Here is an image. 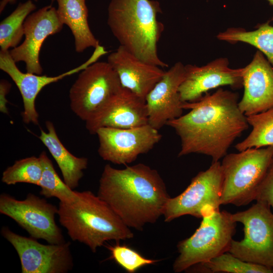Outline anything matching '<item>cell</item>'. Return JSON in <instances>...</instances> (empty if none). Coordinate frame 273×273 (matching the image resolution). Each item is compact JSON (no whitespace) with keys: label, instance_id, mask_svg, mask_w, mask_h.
I'll use <instances>...</instances> for the list:
<instances>
[{"label":"cell","instance_id":"cell-1","mask_svg":"<svg viewBox=\"0 0 273 273\" xmlns=\"http://www.w3.org/2000/svg\"><path fill=\"white\" fill-rule=\"evenodd\" d=\"M238 103L237 93L221 88L194 102L183 103V109L191 111L166 123L180 138L178 157L200 154L211 157L212 162L223 158L234 141L248 128L247 116Z\"/></svg>","mask_w":273,"mask_h":273},{"label":"cell","instance_id":"cell-31","mask_svg":"<svg viewBox=\"0 0 273 273\" xmlns=\"http://www.w3.org/2000/svg\"><path fill=\"white\" fill-rule=\"evenodd\" d=\"M17 0H2L0 3V13H1L6 7L9 4H13L15 3ZM35 2H37L38 0H34Z\"/></svg>","mask_w":273,"mask_h":273},{"label":"cell","instance_id":"cell-12","mask_svg":"<svg viewBox=\"0 0 273 273\" xmlns=\"http://www.w3.org/2000/svg\"><path fill=\"white\" fill-rule=\"evenodd\" d=\"M96 134L100 156L119 165L133 162L140 155L151 150L162 138L158 130L149 124L129 128L102 127Z\"/></svg>","mask_w":273,"mask_h":273},{"label":"cell","instance_id":"cell-5","mask_svg":"<svg viewBox=\"0 0 273 273\" xmlns=\"http://www.w3.org/2000/svg\"><path fill=\"white\" fill-rule=\"evenodd\" d=\"M227 154L221 166V204L245 206L254 200L257 189L273 157V146Z\"/></svg>","mask_w":273,"mask_h":273},{"label":"cell","instance_id":"cell-2","mask_svg":"<svg viewBox=\"0 0 273 273\" xmlns=\"http://www.w3.org/2000/svg\"><path fill=\"white\" fill-rule=\"evenodd\" d=\"M97 195L128 227L138 231L163 216L170 198L157 170L143 163L123 169L106 164Z\"/></svg>","mask_w":273,"mask_h":273},{"label":"cell","instance_id":"cell-30","mask_svg":"<svg viewBox=\"0 0 273 273\" xmlns=\"http://www.w3.org/2000/svg\"><path fill=\"white\" fill-rule=\"evenodd\" d=\"M11 84L7 80L2 79L0 83V96H1V111L3 113H7L6 107L7 100L6 96L11 88Z\"/></svg>","mask_w":273,"mask_h":273},{"label":"cell","instance_id":"cell-33","mask_svg":"<svg viewBox=\"0 0 273 273\" xmlns=\"http://www.w3.org/2000/svg\"><path fill=\"white\" fill-rule=\"evenodd\" d=\"M54 1H56V0H52V2Z\"/></svg>","mask_w":273,"mask_h":273},{"label":"cell","instance_id":"cell-8","mask_svg":"<svg viewBox=\"0 0 273 273\" xmlns=\"http://www.w3.org/2000/svg\"><path fill=\"white\" fill-rule=\"evenodd\" d=\"M122 87L108 62H96L80 71L69 90L73 112L85 122L96 115Z\"/></svg>","mask_w":273,"mask_h":273},{"label":"cell","instance_id":"cell-19","mask_svg":"<svg viewBox=\"0 0 273 273\" xmlns=\"http://www.w3.org/2000/svg\"><path fill=\"white\" fill-rule=\"evenodd\" d=\"M107 62L122 86L145 100L165 73L161 67L141 60L121 46L108 55Z\"/></svg>","mask_w":273,"mask_h":273},{"label":"cell","instance_id":"cell-10","mask_svg":"<svg viewBox=\"0 0 273 273\" xmlns=\"http://www.w3.org/2000/svg\"><path fill=\"white\" fill-rule=\"evenodd\" d=\"M58 207L45 199L29 193L23 200L6 193L0 195V212L17 222L31 237L49 244L65 242L61 229L55 221Z\"/></svg>","mask_w":273,"mask_h":273},{"label":"cell","instance_id":"cell-4","mask_svg":"<svg viewBox=\"0 0 273 273\" xmlns=\"http://www.w3.org/2000/svg\"><path fill=\"white\" fill-rule=\"evenodd\" d=\"M58 215L71 239L85 244L94 253L106 241L134 236L112 208L90 191L79 192L78 199L73 202H60Z\"/></svg>","mask_w":273,"mask_h":273},{"label":"cell","instance_id":"cell-23","mask_svg":"<svg viewBox=\"0 0 273 273\" xmlns=\"http://www.w3.org/2000/svg\"><path fill=\"white\" fill-rule=\"evenodd\" d=\"M186 271L196 272L273 273V268L244 261L226 252Z\"/></svg>","mask_w":273,"mask_h":273},{"label":"cell","instance_id":"cell-15","mask_svg":"<svg viewBox=\"0 0 273 273\" xmlns=\"http://www.w3.org/2000/svg\"><path fill=\"white\" fill-rule=\"evenodd\" d=\"M229 65L225 58L216 59L202 66L185 65V77L179 87L181 101L194 102L209 90L221 86L242 87L244 68L233 69Z\"/></svg>","mask_w":273,"mask_h":273},{"label":"cell","instance_id":"cell-13","mask_svg":"<svg viewBox=\"0 0 273 273\" xmlns=\"http://www.w3.org/2000/svg\"><path fill=\"white\" fill-rule=\"evenodd\" d=\"M95 49L92 55L86 61L77 67L54 76L22 72L10 55L9 50L0 51V69L11 78L21 95L24 107L22 117L24 123H32L34 125L38 124L39 115L35 107V100L42 88L67 76L80 72L108 53L104 47L100 45Z\"/></svg>","mask_w":273,"mask_h":273},{"label":"cell","instance_id":"cell-24","mask_svg":"<svg viewBox=\"0 0 273 273\" xmlns=\"http://www.w3.org/2000/svg\"><path fill=\"white\" fill-rule=\"evenodd\" d=\"M36 7L31 0L20 3L15 10L0 23L1 51L17 47L24 36V23Z\"/></svg>","mask_w":273,"mask_h":273},{"label":"cell","instance_id":"cell-6","mask_svg":"<svg viewBox=\"0 0 273 273\" xmlns=\"http://www.w3.org/2000/svg\"><path fill=\"white\" fill-rule=\"evenodd\" d=\"M202 218L195 233L177 245L178 255L172 266L175 272L186 271L228 251L237 223L232 213L218 210Z\"/></svg>","mask_w":273,"mask_h":273},{"label":"cell","instance_id":"cell-9","mask_svg":"<svg viewBox=\"0 0 273 273\" xmlns=\"http://www.w3.org/2000/svg\"><path fill=\"white\" fill-rule=\"evenodd\" d=\"M222 181L221 163L212 162L193 177L181 194L168 199L163 214L164 221L169 222L186 215L202 218L219 210Z\"/></svg>","mask_w":273,"mask_h":273},{"label":"cell","instance_id":"cell-28","mask_svg":"<svg viewBox=\"0 0 273 273\" xmlns=\"http://www.w3.org/2000/svg\"><path fill=\"white\" fill-rule=\"evenodd\" d=\"M111 253L110 258L129 273L135 272L139 269L159 261L146 258L135 250L125 245L116 244L108 246Z\"/></svg>","mask_w":273,"mask_h":273},{"label":"cell","instance_id":"cell-21","mask_svg":"<svg viewBox=\"0 0 273 273\" xmlns=\"http://www.w3.org/2000/svg\"><path fill=\"white\" fill-rule=\"evenodd\" d=\"M56 1L61 21L69 27L73 35L76 52L81 53L87 48L99 46V40L89 28L86 0Z\"/></svg>","mask_w":273,"mask_h":273},{"label":"cell","instance_id":"cell-14","mask_svg":"<svg viewBox=\"0 0 273 273\" xmlns=\"http://www.w3.org/2000/svg\"><path fill=\"white\" fill-rule=\"evenodd\" d=\"M64 24L57 9L46 6L30 14L24 23V39L22 43L9 50L16 63L23 62L27 72L41 75L43 72L39 54L45 39L59 32Z\"/></svg>","mask_w":273,"mask_h":273},{"label":"cell","instance_id":"cell-3","mask_svg":"<svg viewBox=\"0 0 273 273\" xmlns=\"http://www.w3.org/2000/svg\"><path fill=\"white\" fill-rule=\"evenodd\" d=\"M161 9L152 0H111L107 24L113 35L127 51L141 60L166 67L158 54L157 44L164 29L157 19Z\"/></svg>","mask_w":273,"mask_h":273},{"label":"cell","instance_id":"cell-17","mask_svg":"<svg viewBox=\"0 0 273 273\" xmlns=\"http://www.w3.org/2000/svg\"><path fill=\"white\" fill-rule=\"evenodd\" d=\"M148 124L146 100L122 86L96 115L85 122V127L90 134H96L102 127L129 128Z\"/></svg>","mask_w":273,"mask_h":273},{"label":"cell","instance_id":"cell-7","mask_svg":"<svg viewBox=\"0 0 273 273\" xmlns=\"http://www.w3.org/2000/svg\"><path fill=\"white\" fill-rule=\"evenodd\" d=\"M243 224L244 237L233 239L228 250L240 259L273 268V212L264 203L256 201L248 209L232 214Z\"/></svg>","mask_w":273,"mask_h":273},{"label":"cell","instance_id":"cell-22","mask_svg":"<svg viewBox=\"0 0 273 273\" xmlns=\"http://www.w3.org/2000/svg\"><path fill=\"white\" fill-rule=\"evenodd\" d=\"M218 39L231 43L242 42L258 49L273 67V26L269 22L260 24L253 31L242 28L231 27L217 35Z\"/></svg>","mask_w":273,"mask_h":273},{"label":"cell","instance_id":"cell-32","mask_svg":"<svg viewBox=\"0 0 273 273\" xmlns=\"http://www.w3.org/2000/svg\"><path fill=\"white\" fill-rule=\"evenodd\" d=\"M267 1L269 2L270 5L273 6V0H267ZM270 21H273V17L271 18Z\"/></svg>","mask_w":273,"mask_h":273},{"label":"cell","instance_id":"cell-29","mask_svg":"<svg viewBox=\"0 0 273 273\" xmlns=\"http://www.w3.org/2000/svg\"><path fill=\"white\" fill-rule=\"evenodd\" d=\"M254 200L268 205L273 212V157L257 189Z\"/></svg>","mask_w":273,"mask_h":273},{"label":"cell","instance_id":"cell-20","mask_svg":"<svg viewBox=\"0 0 273 273\" xmlns=\"http://www.w3.org/2000/svg\"><path fill=\"white\" fill-rule=\"evenodd\" d=\"M46 132L40 129L38 139L47 147L59 167L65 183L72 189L76 188L88 166V159L71 153L59 139L53 123L47 121Z\"/></svg>","mask_w":273,"mask_h":273},{"label":"cell","instance_id":"cell-27","mask_svg":"<svg viewBox=\"0 0 273 273\" xmlns=\"http://www.w3.org/2000/svg\"><path fill=\"white\" fill-rule=\"evenodd\" d=\"M43 171L39 157L31 156L17 160L3 172L2 181L7 185L27 183L38 185Z\"/></svg>","mask_w":273,"mask_h":273},{"label":"cell","instance_id":"cell-26","mask_svg":"<svg viewBox=\"0 0 273 273\" xmlns=\"http://www.w3.org/2000/svg\"><path fill=\"white\" fill-rule=\"evenodd\" d=\"M247 120L252 129L244 140L236 145L238 151L273 146V107L247 116Z\"/></svg>","mask_w":273,"mask_h":273},{"label":"cell","instance_id":"cell-25","mask_svg":"<svg viewBox=\"0 0 273 273\" xmlns=\"http://www.w3.org/2000/svg\"><path fill=\"white\" fill-rule=\"evenodd\" d=\"M39 157L43 166L42 176L38 185L40 188V194L47 198L55 197L62 202L76 201L79 197V192L71 189L61 179L46 152L42 151Z\"/></svg>","mask_w":273,"mask_h":273},{"label":"cell","instance_id":"cell-16","mask_svg":"<svg viewBox=\"0 0 273 273\" xmlns=\"http://www.w3.org/2000/svg\"><path fill=\"white\" fill-rule=\"evenodd\" d=\"M185 77V66L177 62L165 71L147 95L148 124L159 130L167 122L181 116L183 108L179 87Z\"/></svg>","mask_w":273,"mask_h":273},{"label":"cell","instance_id":"cell-18","mask_svg":"<svg viewBox=\"0 0 273 273\" xmlns=\"http://www.w3.org/2000/svg\"><path fill=\"white\" fill-rule=\"evenodd\" d=\"M244 95L238 106L246 116L273 107V67L260 51L244 67Z\"/></svg>","mask_w":273,"mask_h":273},{"label":"cell","instance_id":"cell-11","mask_svg":"<svg viewBox=\"0 0 273 273\" xmlns=\"http://www.w3.org/2000/svg\"><path fill=\"white\" fill-rule=\"evenodd\" d=\"M1 234L15 249L22 273H66L73 266L70 243L44 245L3 226Z\"/></svg>","mask_w":273,"mask_h":273}]
</instances>
